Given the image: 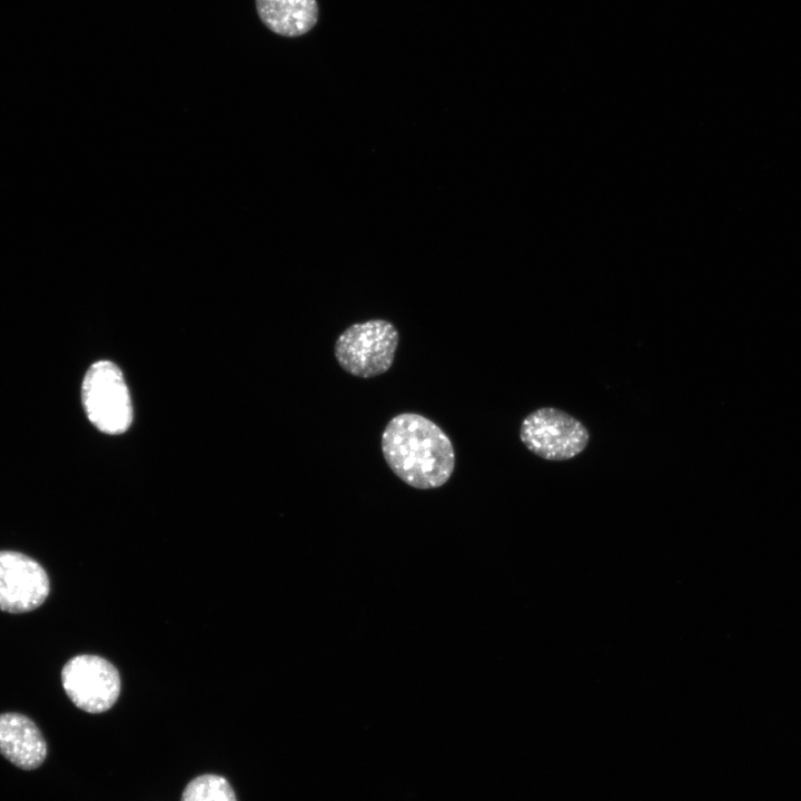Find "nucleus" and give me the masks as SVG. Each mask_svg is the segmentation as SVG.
I'll use <instances>...</instances> for the list:
<instances>
[{"label":"nucleus","instance_id":"obj_1","mask_svg":"<svg viewBox=\"0 0 801 801\" xmlns=\"http://www.w3.org/2000/svg\"><path fill=\"white\" fill-rule=\"evenodd\" d=\"M383 457L392 472L417 490L443 486L455 468V451L446 433L417 413L392 417L382 433Z\"/></svg>","mask_w":801,"mask_h":801},{"label":"nucleus","instance_id":"obj_4","mask_svg":"<svg viewBox=\"0 0 801 801\" xmlns=\"http://www.w3.org/2000/svg\"><path fill=\"white\" fill-rule=\"evenodd\" d=\"M520 438L534 455L547 461H567L587 446L586 427L566 412L543 407L530 413L522 422Z\"/></svg>","mask_w":801,"mask_h":801},{"label":"nucleus","instance_id":"obj_6","mask_svg":"<svg viewBox=\"0 0 801 801\" xmlns=\"http://www.w3.org/2000/svg\"><path fill=\"white\" fill-rule=\"evenodd\" d=\"M49 591L48 574L37 561L20 552L0 551L1 611H33L46 601Z\"/></svg>","mask_w":801,"mask_h":801},{"label":"nucleus","instance_id":"obj_9","mask_svg":"<svg viewBox=\"0 0 801 801\" xmlns=\"http://www.w3.org/2000/svg\"><path fill=\"white\" fill-rule=\"evenodd\" d=\"M181 801H237V799L225 778L204 774L187 784Z\"/></svg>","mask_w":801,"mask_h":801},{"label":"nucleus","instance_id":"obj_5","mask_svg":"<svg viewBox=\"0 0 801 801\" xmlns=\"http://www.w3.org/2000/svg\"><path fill=\"white\" fill-rule=\"evenodd\" d=\"M61 682L71 702L89 713L109 710L120 693L118 671L97 655L82 654L70 659L62 668Z\"/></svg>","mask_w":801,"mask_h":801},{"label":"nucleus","instance_id":"obj_3","mask_svg":"<svg viewBox=\"0 0 801 801\" xmlns=\"http://www.w3.org/2000/svg\"><path fill=\"white\" fill-rule=\"evenodd\" d=\"M89 421L101 432L121 434L132 422V406L121 370L111 362L99 360L87 370L81 389Z\"/></svg>","mask_w":801,"mask_h":801},{"label":"nucleus","instance_id":"obj_7","mask_svg":"<svg viewBox=\"0 0 801 801\" xmlns=\"http://www.w3.org/2000/svg\"><path fill=\"white\" fill-rule=\"evenodd\" d=\"M0 754L22 770H33L47 756V744L36 723L28 716L0 714Z\"/></svg>","mask_w":801,"mask_h":801},{"label":"nucleus","instance_id":"obj_8","mask_svg":"<svg viewBox=\"0 0 801 801\" xmlns=\"http://www.w3.org/2000/svg\"><path fill=\"white\" fill-rule=\"evenodd\" d=\"M256 8L268 29L286 37L308 32L318 19L316 0H256Z\"/></svg>","mask_w":801,"mask_h":801},{"label":"nucleus","instance_id":"obj_2","mask_svg":"<svg viewBox=\"0 0 801 801\" xmlns=\"http://www.w3.org/2000/svg\"><path fill=\"white\" fill-rule=\"evenodd\" d=\"M399 334L386 319H369L348 326L337 337L334 355L338 365L359 378H373L393 365Z\"/></svg>","mask_w":801,"mask_h":801}]
</instances>
